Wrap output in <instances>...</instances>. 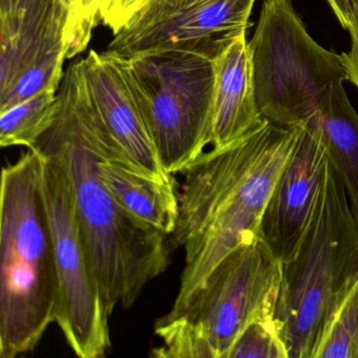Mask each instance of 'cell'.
Instances as JSON below:
<instances>
[{"label": "cell", "mask_w": 358, "mask_h": 358, "mask_svg": "<svg viewBox=\"0 0 358 358\" xmlns=\"http://www.w3.org/2000/svg\"><path fill=\"white\" fill-rule=\"evenodd\" d=\"M100 178L129 213L171 236L179 219V194L175 182L161 181L142 171L122 150L98 163Z\"/></svg>", "instance_id": "cell-14"}, {"label": "cell", "mask_w": 358, "mask_h": 358, "mask_svg": "<svg viewBox=\"0 0 358 358\" xmlns=\"http://www.w3.org/2000/svg\"><path fill=\"white\" fill-rule=\"evenodd\" d=\"M311 122L320 129L329 161L343 180L352 211L358 220V114L343 83L330 87Z\"/></svg>", "instance_id": "cell-15"}, {"label": "cell", "mask_w": 358, "mask_h": 358, "mask_svg": "<svg viewBox=\"0 0 358 358\" xmlns=\"http://www.w3.org/2000/svg\"><path fill=\"white\" fill-rule=\"evenodd\" d=\"M282 263L259 238L227 255L189 301L157 320L162 345L150 356L226 358L245 328L259 316L275 313Z\"/></svg>", "instance_id": "cell-5"}, {"label": "cell", "mask_w": 358, "mask_h": 358, "mask_svg": "<svg viewBox=\"0 0 358 358\" xmlns=\"http://www.w3.org/2000/svg\"><path fill=\"white\" fill-rule=\"evenodd\" d=\"M58 90H43L0 112V146H35L55 122L59 110Z\"/></svg>", "instance_id": "cell-16"}, {"label": "cell", "mask_w": 358, "mask_h": 358, "mask_svg": "<svg viewBox=\"0 0 358 358\" xmlns=\"http://www.w3.org/2000/svg\"><path fill=\"white\" fill-rule=\"evenodd\" d=\"M294 141V127L264 119L234 143L205 150L182 171L171 246L184 249L185 265L171 310L183 307L234 249L259 238L264 211Z\"/></svg>", "instance_id": "cell-2"}, {"label": "cell", "mask_w": 358, "mask_h": 358, "mask_svg": "<svg viewBox=\"0 0 358 358\" xmlns=\"http://www.w3.org/2000/svg\"><path fill=\"white\" fill-rule=\"evenodd\" d=\"M315 358H358V278L329 320Z\"/></svg>", "instance_id": "cell-17"}, {"label": "cell", "mask_w": 358, "mask_h": 358, "mask_svg": "<svg viewBox=\"0 0 358 358\" xmlns=\"http://www.w3.org/2000/svg\"><path fill=\"white\" fill-rule=\"evenodd\" d=\"M355 14V26L350 32L351 36V48L350 51L341 54V62L347 74V81L358 90V6H354Z\"/></svg>", "instance_id": "cell-21"}, {"label": "cell", "mask_w": 358, "mask_h": 358, "mask_svg": "<svg viewBox=\"0 0 358 358\" xmlns=\"http://www.w3.org/2000/svg\"><path fill=\"white\" fill-rule=\"evenodd\" d=\"M27 0H0V16H9L24 7Z\"/></svg>", "instance_id": "cell-24"}, {"label": "cell", "mask_w": 358, "mask_h": 358, "mask_svg": "<svg viewBox=\"0 0 358 358\" xmlns=\"http://www.w3.org/2000/svg\"><path fill=\"white\" fill-rule=\"evenodd\" d=\"M329 7L343 30L351 32L355 26V14L351 0H327Z\"/></svg>", "instance_id": "cell-22"}, {"label": "cell", "mask_w": 358, "mask_h": 358, "mask_svg": "<svg viewBox=\"0 0 358 358\" xmlns=\"http://www.w3.org/2000/svg\"><path fill=\"white\" fill-rule=\"evenodd\" d=\"M257 0H148L114 34L106 51L129 59L154 51H182L215 59L253 26Z\"/></svg>", "instance_id": "cell-9"}, {"label": "cell", "mask_w": 358, "mask_h": 358, "mask_svg": "<svg viewBox=\"0 0 358 358\" xmlns=\"http://www.w3.org/2000/svg\"><path fill=\"white\" fill-rule=\"evenodd\" d=\"M45 157L3 167L0 196V357L32 351L55 322L57 276L41 190Z\"/></svg>", "instance_id": "cell-3"}, {"label": "cell", "mask_w": 358, "mask_h": 358, "mask_svg": "<svg viewBox=\"0 0 358 358\" xmlns=\"http://www.w3.org/2000/svg\"><path fill=\"white\" fill-rule=\"evenodd\" d=\"M110 0H83L80 15L72 36L66 43L68 59L87 49L94 29L100 24L102 13Z\"/></svg>", "instance_id": "cell-19"}, {"label": "cell", "mask_w": 358, "mask_h": 358, "mask_svg": "<svg viewBox=\"0 0 358 358\" xmlns=\"http://www.w3.org/2000/svg\"><path fill=\"white\" fill-rule=\"evenodd\" d=\"M248 43L259 114L278 127L313 120L330 87L347 81L341 54L312 38L292 0H265Z\"/></svg>", "instance_id": "cell-6"}, {"label": "cell", "mask_w": 358, "mask_h": 358, "mask_svg": "<svg viewBox=\"0 0 358 358\" xmlns=\"http://www.w3.org/2000/svg\"><path fill=\"white\" fill-rule=\"evenodd\" d=\"M352 5L354 6H358V0H351Z\"/></svg>", "instance_id": "cell-25"}, {"label": "cell", "mask_w": 358, "mask_h": 358, "mask_svg": "<svg viewBox=\"0 0 358 358\" xmlns=\"http://www.w3.org/2000/svg\"><path fill=\"white\" fill-rule=\"evenodd\" d=\"M357 278L358 220L328 159L307 234L282 264L275 317L288 358H315L329 320Z\"/></svg>", "instance_id": "cell-4"}, {"label": "cell", "mask_w": 358, "mask_h": 358, "mask_svg": "<svg viewBox=\"0 0 358 358\" xmlns=\"http://www.w3.org/2000/svg\"><path fill=\"white\" fill-rule=\"evenodd\" d=\"M295 141L286 166L264 211L259 240L280 263L294 257L313 219L328 154L314 122L294 127Z\"/></svg>", "instance_id": "cell-11"}, {"label": "cell", "mask_w": 358, "mask_h": 358, "mask_svg": "<svg viewBox=\"0 0 358 358\" xmlns=\"http://www.w3.org/2000/svg\"><path fill=\"white\" fill-rule=\"evenodd\" d=\"M226 358H288L275 313L253 320L234 341Z\"/></svg>", "instance_id": "cell-18"}, {"label": "cell", "mask_w": 358, "mask_h": 358, "mask_svg": "<svg viewBox=\"0 0 358 358\" xmlns=\"http://www.w3.org/2000/svg\"><path fill=\"white\" fill-rule=\"evenodd\" d=\"M125 70L165 171L181 173L211 143L213 59L146 52L125 59Z\"/></svg>", "instance_id": "cell-7"}, {"label": "cell", "mask_w": 358, "mask_h": 358, "mask_svg": "<svg viewBox=\"0 0 358 358\" xmlns=\"http://www.w3.org/2000/svg\"><path fill=\"white\" fill-rule=\"evenodd\" d=\"M59 110L33 148L60 163L72 186L75 210L106 312L129 309L171 263L166 234L119 204L102 182L98 163L122 150L94 108L80 62L64 73Z\"/></svg>", "instance_id": "cell-1"}, {"label": "cell", "mask_w": 358, "mask_h": 358, "mask_svg": "<svg viewBox=\"0 0 358 358\" xmlns=\"http://www.w3.org/2000/svg\"><path fill=\"white\" fill-rule=\"evenodd\" d=\"M80 62L92 104L115 141L144 173L161 181L173 180L146 127L127 78L124 58L91 50Z\"/></svg>", "instance_id": "cell-12"}, {"label": "cell", "mask_w": 358, "mask_h": 358, "mask_svg": "<svg viewBox=\"0 0 358 358\" xmlns=\"http://www.w3.org/2000/svg\"><path fill=\"white\" fill-rule=\"evenodd\" d=\"M68 12L60 0H27L0 16V112L49 87L59 89L68 59Z\"/></svg>", "instance_id": "cell-10"}, {"label": "cell", "mask_w": 358, "mask_h": 358, "mask_svg": "<svg viewBox=\"0 0 358 358\" xmlns=\"http://www.w3.org/2000/svg\"><path fill=\"white\" fill-rule=\"evenodd\" d=\"M247 32L234 39L215 62L213 148H222L244 137L263 122L257 108Z\"/></svg>", "instance_id": "cell-13"}, {"label": "cell", "mask_w": 358, "mask_h": 358, "mask_svg": "<svg viewBox=\"0 0 358 358\" xmlns=\"http://www.w3.org/2000/svg\"><path fill=\"white\" fill-rule=\"evenodd\" d=\"M43 157L41 190L57 276L55 322L78 357H103L110 349V316L79 225L72 186L60 163Z\"/></svg>", "instance_id": "cell-8"}, {"label": "cell", "mask_w": 358, "mask_h": 358, "mask_svg": "<svg viewBox=\"0 0 358 358\" xmlns=\"http://www.w3.org/2000/svg\"><path fill=\"white\" fill-rule=\"evenodd\" d=\"M148 3V0H110L100 24L116 34Z\"/></svg>", "instance_id": "cell-20"}, {"label": "cell", "mask_w": 358, "mask_h": 358, "mask_svg": "<svg viewBox=\"0 0 358 358\" xmlns=\"http://www.w3.org/2000/svg\"><path fill=\"white\" fill-rule=\"evenodd\" d=\"M60 3L64 6L68 12V24H66V33H64V41H66V43L72 36L77 22H78L83 0H60Z\"/></svg>", "instance_id": "cell-23"}]
</instances>
